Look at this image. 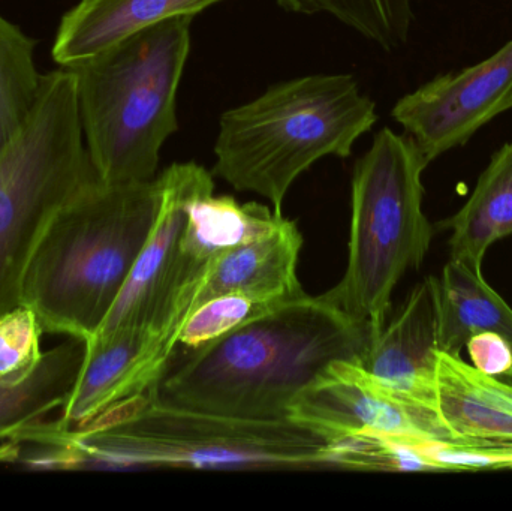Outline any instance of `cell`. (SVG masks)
<instances>
[{
	"mask_svg": "<svg viewBox=\"0 0 512 511\" xmlns=\"http://www.w3.org/2000/svg\"><path fill=\"white\" fill-rule=\"evenodd\" d=\"M2 464L32 470H339L334 443L297 420H252L167 405L149 395L84 426L39 422L12 435Z\"/></svg>",
	"mask_w": 512,
	"mask_h": 511,
	"instance_id": "cell-1",
	"label": "cell"
},
{
	"mask_svg": "<svg viewBox=\"0 0 512 511\" xmlns=\"http://www.w3.org/2000/svg\"><path fill=\"white\" fill-rule=\"evenodd\" d=\"M370 341L369 327L304 294L189 350L150 393L162 404L219 416L289 419L292 404L331 363H360Z\"/></svg>",
	"mask_w": 512,
	"mask_h": 511,
	"instance_id": "cell-2",
	"label": "cell"
},
{
	"mask_svg": "<svg viewBox=\"0 0 512 511\" xmlns=\"http://www.w3.org/2000/svg\"><path fill=\"white\" fill-rule=\"evenodd\" d=\"M161 206L158 180L83 186L48 225L30 261L23 305L45 332L86 342L143 251Z\"/></svg>",
	"mask_w": 512,
	"mask_h": 511,
	"instance_id": "cell-3",
	"label": "cell"
},
{
	"mask_svg": "<svg viewBox=\"0 0 512 511\" xmlns=\"http://www.w3.org/2000/svg\"><path fill=\"white\" fill-rule=\"evenodd\" d=\"M194 17H176L74 66L90 162L105 183L156 179L165 141L179 129L177 90L191 50Z\"/></svg>",
	"mask_w": 512,
	"mask_h": 511,
	"instance_id": "cell-4",
	"label": "cell"
},
{
	"mask_svg": "<svg viewBox=\"0 0 512 511\" xmlns=\"http://www.w3.org/2000/svg\"><path fill=\"white\" fill-rule=\"evenodd\" d=\"M378 120L376 104L352 75H307L225 111L213 174L255 192L282 213L292 183L325 156L349 158Z\"/></svg>",
	"mask_w": 512,
	"mask_h": 511,
	"instance_id": "cell-5",
	"label": "cell"
},
{
	"mask_svg": "<svg viewBox=\"0 0 512 511\" xmlns=\"http://www.w3.org/2000/svg\"><path fill=\"white\" fill-rule=\"evenodd\" d=\"M426 168L414 140L390 128L355 162L348 266L339 284L319 297L369 327L372 338L387 323L394 288L421 266L432 243L423 210Z\"/></svg>",
	"mask_w": 512,
	"mask_h": 511,
	"instance_id": "cell-6",
	"label": "cell"
},
{
	"mask_svg": "<svg viewBox=\"0 0 512 511\" xmlns=\"http://www.w3.org/2000/svg\"><path fill=\"white\" fill-rule=\"evenodd\" d=\"M95 177L75 74L48 72L32 113L0 152V317L23 305L24 278L45 230Z\"/></svg>",
	"mask_w": 512,
	"mask_h": 511,
	"instance_id": "cell-7",
	"label": "cell"
},
{
	"mask_svg": "<svg viewBox=\"0 0 512 511\" xmlns=\"http://www.w3.org/2000/svg\"><path fill=\"white\" fill-rule=\"evenodd\" d=\"M156 180L161 206L155 225L113 308L93 335L147 330L174 353L180 330L213 263H201L186 254L180 239L189 204L215 191V182L212 174L195 162L171 165Z\"/></svg>",
	"mask_w": 512,
	"mask_h": 511,
	"instance_id": "cell-8",
	"label": "cell"
},
{
	"mask_svg": "<svg viewBox=\"0 0 512 511\" xmlns=\"http://www.w3.org/2000/svg\"><path fill=\"white\" fill-rule=\"evenodd\" d=\"M289 419L306 423L331 441L376 432L418 452L433 446H477L448 431L432 411L406 404L376 383L360 363L336 360L292 404Z\"/></svg>",
	"mask_w": 512,
	"mask_h": 511,
	"instance_id": "cell-9",
	"label": "cell"
},
{
	"mask_svg": "<svg viewBox=\"0 0 512 511\" xmlns=\"http://www.w3.org/2000/svg\"><path fill=\"white\" fill-rule=\"evenodd\" d=\"M511 108L512 39L477 65L439 75L403 96L393 117L429 165Z\"/></svg>",
	"mask_w": 512,
	"mask_h": 511,
	"instance_id": "cell-10",
	"label": "cell"
},
{
	"mask_svg": "<svg viewBox=\"0 0 512 511\" xmlns=\"http://www.w3.org/2000/svg\"><path fill=\"white\" fill-rule=\"evenodd\" d=\"M171 357L147 330L93 335L86 341L83 363L60 422L84 426L123 402L149 395L167 372Z\"/></svg>",
	"mask_w": 512,
	"mask_h": 511,
	"instance_id": "cell-11",
	"label": "cell"
},
{
	"mask_svg": "<svg viewBox=\"0 0 512 511\" xmlns=\"http://www.w3.org/2000/svg\"><path fill=\"white\" fill-rule=\"evenodd\" d=\"M438 351L435 288L427 278L372 338L360 365L406 404L438 414Z\"/></svg>",
	"mask_w": 512,
	"mask_h": 511,
	"instance_id": "cell-12",
	"label": "cell"
},
{
	"mask_svg": "<svg viewBox=\"0 0 512 511\" xmlns=\"http://www.w3.org/2000/svg\"><path fill=\"white\" fill-rule=\"evenodd\" d=\"M301 246L303 237L297 225L280 216L273 230L213 261L192 312L207 300L230 294L264 303L289 302L304 296L297 276Z\"/></svg>",
	"mask_w": 512,
	"mask_h": 511,
	"instance_id": "cell-13",
	"label": "cell"
},
{
	"mask_svg": "<svg viewBox=\"0 0 512 511\" xmlns=\"http://www.w3.org/2000/svg\"><path fill=\"white\" fill-rule=\"evenodd\" d=\"M224 0H81L63 15L53 44L62 68H74L138 30L176 17H195Z\"/></svg>",
	"mask_w": 512,
	"mask_h": 511,
	"instance_id": "cell-14",
	"label": "cell"
},
{
	"mask_svg": "<svg viewBox=\"0 0 512 511\" xmlns=\"http://www.w3.org/2000/svg\"><path fill=\"white\" fill-rule=\"evenodd\" d=\"M438 414L457 438L512 446V384L438 351Z\"/></svg>",
	"mask_w": 512,
	"mask_h": 511,
	"instance_id": "cell-15",
	"label": "cell"
},
{
	"mask_svg": "<svg viewBox=\"0 0 512 511\" xmlns=\"http://www.w3.org/2000/svg\"><path fill=\"white\" fill-rule=\"evenodd\" d=\"M432 279L439 351L462 356L469 339L480 333H498L512 347V309L484 281L481 270L450 260L441 278Z\"/></svg>",
	"mask_w": 512,
	"mask_h": 511,
	"instance_id": "cell-16",
	"label": "cell"
},
{
	"mask_svg": "<svg viewBox=\"0 0 512 511\" xmlns=\"http://www.w3.org/2000/svg\"><path fill=\"white\" fill-rule=\"evenodd\" d=\"M438 228L451 231V260L477 270L493 243L512 236V140L492 156L465 206Z\"/></svg>",
	"mask_w": 512,
	"mask_h": 511,
	"instance_id": "cell-17",
	"label": "cell"
},
{
	"mask_svg": "<svg viewBox=\"0 0 512 511\" xmlns=\"http://www.w3.org/2000/svg\"><path fill=\"white\" fill-rule=\"evenodd\" d=\"M84 351L86 342L69 338L44 353L29 377L17 383L0 381V444L63 408L80 372Z\"/></svg>",
	"mask_w": 512,
	"mask_h": 511,
	"instance_id": "cell-18",
	"label": "cell"
},
{
	"mask_svg": "<svg viewBox=\"0 0 512 511\" xmlns=\"http://www.w3.org/2000/svg\"><path fill=\"white\" fill-rule=\"evenodd\" d=\"M36 42L0 15V152L32 113L41 89Z\"/></svg>",
	"mask_w": 512,
	"mask_h": 511,
	"instance_id": "cell-19",
	"label": "cell"
},
{
	"mask_svg": "<svg viewBox=\"0 0 512 511\" xmlns=\"http://www.w3.org/2000/svg\"><path fill=\"white\" fill-rule=\"evenodd\" d=\"M295 14H328L385 51L408 42L418 0H277Z\"/></svg>",
	"mask_w": 512,
	"mask_h": 511,
	"instance_id": "cell-20",
	"label": "cell"
},
{
	"mask_svg": "<svg viewBox=\"0 0 512 511\" xmlns=\"http://www.w3.org/2000/svg\"><path fill=\"white\" fill-rule=\"evenodd\" d=\"M279 305L282 303L256 302L249 297L236 294L207 300L200 308L195 309L183 324L179 345L188 350H197L245 326L249 321L273 311Z\"/></svg>",
	"mask_w": 512,
	"mask_h": 511,
	"instance_id": "cell-21",
	"label": "cell"
},
{
	"mask_svg": "<svg viewBox=\"0 0 512 511\" xmlns=\"http://www.w3.org/2000/svg\"><path fill=\"white\" fill-rule=\"evenodd\" d=\"M44 332L38 315L29 306H17L0 317L2 383H17L35 371L44 356L41 351V336Z\"/></svg>",
	"mask_w": 512,
	"mask_h": 511,
	"instance_id": "cell-22",
	"label": "cell"
},
{
	"mask_svg": "<svg viewBox=\"0 0 512 511\" xmlns=\"http://www.w3.org/2000/svg\"><path fill=\"white\" fill-rule=\"evenodd\" d=\"M475 368L502 378L512 368V347L498 333H480L466 344Z\"/></svg>",
	"mask_w": 512,
	"mask_h": 511,
	"instance_id": "cell-23",
	"label": "cell"
},
{
	"mask_svg": "<svg viewBox=\"0 0 512 511\" xmlns=\"http://www.w3.org/2000/svg\"><path fill=\"white\" fill-rule=\"evenodd\" d=\"M502 380L508 381V383L512 384V368L510 371L507 372V375L505 377H502Z\"/></svg>",
	"mask_w": 512,
	"mask_h": 511,
	"instance_id": "cell-24",
	"label": "cell"
}]
</instances>
